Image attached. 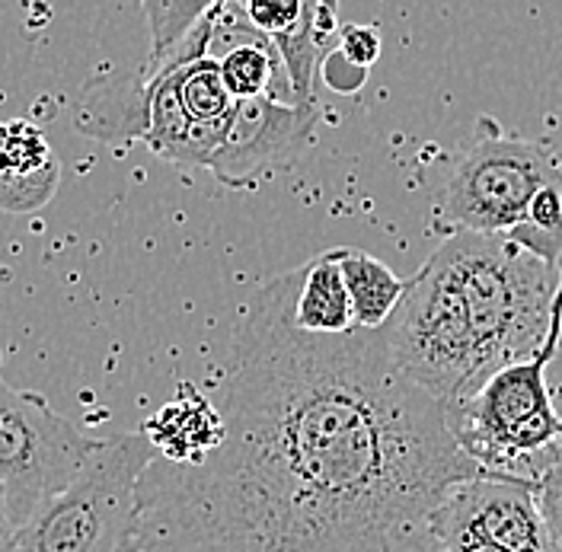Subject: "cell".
Returning a JSON list of instances; mask_svg holds the SVG:
<instances>
[{
  "label": "cell",
  "instance_id": "obj_13",
  "mask_svg": "<svg viewBox=\"0 0 562 552\" xmlns=\"http://www.w3.org/2000/svg\"><path fill=\"white\" fill-rule=\"evenodd\" d=\"M336 259H339V269L346 278V288H349L355 326L381 329L393 316V311L400 307L409 281L396 275L390 266H384L378 256H371L364 249L342 246V249H336Z\"/></svg>",
  "mask_w": 562,
  "mask_h": 552
},
{
  "label": "cell",
  "instance_id": "obj_20",
  "mask_svg": "<svg viewBox=\"0 0 562 552\" xmlns=\"http://www.w3.org/2000/svg\"><path fill=\"white\" fill-rule=\"evenodd\" d=\"M316 30L326 38L339 35V0H319V7H316Z\"/></svg>",
  "mask_w": 562,
  "mask_h": 552
},
{
  "label": "cell",
  "instance_id": "obj_16",
  "mask_svg": "<svg viewBox=\"0 0 562 552\" xmlns=\"http://www.w3.org/2000/svg\"><path fill=\"white\" fill-rule=\"evenodd\" d=\"M336 55L358 70H368L381 58V33L374 26H349L339 33Z\"/></svg>",
  "mask_w": 562,
  "mask_h": 552
},
{
  "label": "cell",
  "instance_id": "obj_17",
  "mask_svg": "<svg viewBox=\"0 0 562 552\" xmlns=\"http://www.w3.org/2000/svg\"><path fill=\"white\" fill-rule=\"evenodd\" d=\"M537 505L550 533L562 543V457L537 480Z\"/></svg>",
  "mask_w": 562,
  "mask_h": 552
},
{
  "label": "cell",
  "instance_id": "obj_18",
  "mask_svg": "<svg viewBox=\"0 0 562 552\" xmlns=\"http://www.w3.org/2000/svg\"><path fill=\"white\" fill-rule=\"evenodd\" d=\"M435 540L441 543L445 552H505L486 543V540H480V537L463 533V530H435Z\"/></svg>",
  "mask_w": 562,
  "mask_h": 552
},
{
  "label": "cell",
  "instance_id": "obj_15",
  "mask_svg": "<svg viewBox=\"0 0 562 552\" xmlns=\"http://www.w3.org/2000/svg\"><path fill=\"white\" fill-rule=\"evenodd\" d=\"M179 100L186 105L192 122H221L234 112L237 100L231 97L217 58H211L209 52L186 61L179 70Z\"/></svg>",
  "mask_w": 562,
  "mask_h": 552
},
{
  "label": "cell",
  "instance_id": "obj_3",
  "mask_svg": "<svg viewBox=\"0 0 562 552\" xmlns=\"http://www.w3.org/2000/svg\"><path fill=\"white\" fill-rule=\"evenodd\" d=\"M560 336L562 256L560 288L543 346L525 361L495 371L473 396L448 406L457 448L480 466V473L537 483L562 457V415L547 380Z\"/></svg>",
  "mask_w": 562,
  "mask_h": 552
},
{
  "label": "cell",
  "instance_id": "obj_6",
  "mask_svg": "<svg viewBox=\"0 0 562 552\" xmlns=\"http://www.w3.org/2000/svg\"><path fill=\"white\" fill-rule=\"evenodd\" d=\"M97 448L100 438L83 435L42 393L0 380V483L20 527L77 480Z\"/></svg>",
  "mask_w": 562,
  "mask_h": 552
},
{
  "label": "cell",
  "instance_id": "obj_8",
  "mask_svg": "<svg viewBox=\"0 0 562 552\" xmlns=\"http://www.w3.org/2000/svg\"><path fill=\"white\" fill-rule=\"evenodd\" d=\"M224 7L276 45L291 83V97L297 103H316V74L336 42L316 30L319 0H224Z\"/></svg>",
  "mask_w": 562,
  "mask_h": 552
},
{
  "label": "cell",
  "instance_id": "obj_2",
  "mask_svg": "<svg viewBox=\"0 0 562 552\" xmlns=\"http://www.w3.org/2000/svg\"><path fill=\"white\" fill-rule=\"evenodd\" d=\"M560 266L505 234H448L381 326L396 368L454 406L550 333Z\"/></svg>",
  "mask_w": 562,
  "mask_h": 552
},
{
  "label": "cell",
  "instance_id": "obj_9",
  "mask_svg": "<svg viewBox=\"0 0 562 552\" xmlns=\"http://www.w3.org/2000/svg\"><path fill=\"white\" fill-rule=\"evenodd\" d=\"M58 189V160L33 122H0V211L30 214Z\"/></svg>",
  "mask_w": 562,
  "mask_h": 552
},
{
  "label": "cell",
  "instance_id": "obj_10",
  "mask_svg": "<svg viewBox=\"0 0 562 552\" xmlns=\"http://www.w3.org/2000/svg\"><path fill=\"white\" fill-rule=\"evenodd\" d=\"M150 112V70L90 80L77 103V128L105 144L144 140Z\"/></svg>",
  "mask_w": 562,
  "mask_h": 552
},
{
  "label": "cell",
  "instance_id": "obj_21",
  "mask_svg": "<svg viewBox=\"0 0 562 552\" xmlns=\"http://www.w3.org/2000/svg\"><path fill=\"white\" fill-rule=\"evenodd\" d=\"M547 380H550V390H553V399H557V409L562 415V336H560V348L550 361V371H547Z\"/></svg>",
  "mask_w": 562,
  "mask_h": 552
},
{
  "label": "cell",
  "instance_id": "obj_1",
  "mask_svg": "<svg viewBox=\"0 0 562 552\" xmlns=\"http://www.w3.org/2000/svg\"><path fill=\"white\" fill-rule=\"evenodd\" d=\"M297 284L284 272L246 304L214 399L221 444L147 463L138 552H445L431 515L480 476L448 403L396 368L381 329H301Z\"/></svg>",
  "mask_w": 562,
  "mask_h": 552
},
{
  "label": "cell",
  "instance_id": "obj_19",
  "mask_svg": "<svg viewBox=\"0 0 562 552\" xmlns=\"http://www.w3.org/2000/svg\"><path fill=\"white\" fill-rule=\"evenodd\" d=\"M16 533H20V523L10 511V498H7V488L0 483V552H13L16 543Z\"/></svg>",
  "mask_w": 562,
  "mask_h": 552
},
{
  "label": "cell",
  "instance_id": "obj_14",
  "mask_svg": "<svg viewBox=\"0 0 562 552\" xmlns=\"http://www.w3.org/2000/svg\"><path fill=\"white\" fill-rule=\"evenodd\" d=\"M221 3L224 0H140L147 26H150V55L144 65L160 68Z\"/></svg>",
  "mask_w": 562,
  "mask_h": 552
},
{
  "label": "cell",
  "instance_id": "obj_11",
  "mask_svg": "<svg viewBox=\"0 0 562 552\" xmlns=\"http://www.w3.org/2000/svg\"><path fill=\"white\" fill-rule=\"evenodd\" d=\"M154 457L170 463H199L224 438V418L217 413L214 399L202 396L195 386L182 383L173 403H167L157 415L144 421L140 431Z\"/></svg>",
  "mask_w": 562,
  "mask_h": 552
},
{
  "label": "cell",
  "instance_id": "obj_7",
  "mask_svg": "<svg viewBox=\"0 0 562 552\" xmlns=\"http://www.w3.org/2000/svg\"><path fill=\"white\" fill-rule=\"evenodd\" d=\"M319 128L316 103H284L279 97L237 100L209 173L227 189H249L262 176L291 167L307 154Z\"/></svg>",
  "mask_w": 562,
  "mask_h": 552
},
{
  "label": "cell",
  "instance_id": "obj_5",
  "mask_svg": "<svg viewBox=\"0 0 562 552\" xmlns=\"http://www.w3.org/2000/svg\"><path fill=\"white\" fill-rule=\"evenodd\" d=\"M562 182V157L550 140L483 135L457 157L431 202L438 234H508L525 224L533 195Z\"/></svg>",
  "mask_w": 562,
  "mask_h": 552
},
{
  "label": "cell",
  "instance_id": "obj_12",
  "mask_svg": "<svg viewBox=\"0 0 562 552\" xmlns=\"http://www.w3.org/2000/svg\"><path fill=\"white\" fill-rule=\"evenodd\" d=\"M294 323L307 333H349L355 329V313L346 288V278L339 269L336 249L319 252L307 266H301V284L294 297Z\"/></svg>",
  "mask_w": 562,
  "mask_h": 552
},
{
  "label": "cell",
  "instance_id": "obj_4",
  "mask_svg": "<svg viewBox=\"0 0 562 552\" xmlns=\"http://www.w3.org/2000/svg\"><path fill=\"white\" fill-rule=\"evenodd\" d=\"M150 460L144 435L100 441L77 480L20 527L13 552H138V485Z\"/></svg>",
  "mask_w": 562,
  "mask_h": 552
},
{
  "label": "cell",
  "instance_id": "obj_22",
  "mask_svg": "<svg viewBox=\"0 0 562 552\" xmlns=\"http://www.w3.org/2000/svg\"><path fill=\"white\" fill-rule=\"evenodd\" d=\"M553 147H557V154H562V135H557V138H547Z\"/></svg>",
  "mask_w": 562,
  "mask_h": 552
}]
</instances>
